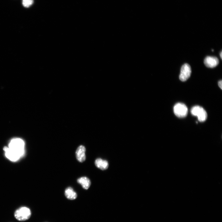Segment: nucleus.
I'll use <instances>...</instances> for the list:
<instances>
[{"label":"nucleus","mask_w":222,"mask_h":222,"mask_svg":"<svg viewBox=\"0 0 222 222\" xmlns=\"http://www.w3.org/2000/svg\"><path fill=\"white\" fill-rule=\"evenodd\" d=\"M64 194L66 197L70 200L75 199L77 196L76 192L72 187H68L66 189Z\"/></svg>","instance_id":"9d476101"},{"label":"nucleus","mask_w":222,"mask_h":222,"mask_svg":"<svg viewBox=\"0 0 222 222\" xmlns=\"http://www.w3.org/2000/svg\"><path fill=\"white\" fill-rule=\"evenodd\" d=\"M86 149L85 147L80 145L78 147L76 152V156L77 160L80 162H83L86 159Z\"/></svg>","instance_id":"423d86ee"},{"label":"nucleus","mask_w":222,"mask_h":222,"mask_svg":"<svg viewBox=\"0 0 222 222\" xmlns=\"http://www.w3.org/2000/svg\"><path fill=\"white\" fill-rule=\"evenodd\" d=\"M220 56L221 58L222 59V51H221V52L220 53Z\"/></svg>","instance_id":"ddd939ff"},{"label":"nucleus","mask_w":222,"mask_h":222,"mask_svg":"<svg viewBox=\"0 0 222 222\" xmlns=\"http://www.w3.org/2000/svg\"><path fill=\"white\" fill-rule=\"evenodd\" d=\"M191 114L198 117L200 122L205 121L207 117V114L205 110L201 107L195 106L193 107L191 110Z\"/></svg>","instance_id":"7ed1b4c3"},{"label":"nucleus","mask_w":222,"mask_h":222,"mask_svg":"<svg viewBox=\"0 0 222 222\" xmlns=\"http://www.w3.org/2000/svg\"><path fill=\"white\" fill-rule=\"evenodd\" d=\"M77 182L81 185L84 189L86 190L89 187L91 184L90 180L86 177H82L79 178L77 180Z\"/></svg>","instance_id":"1a4fd4ad"},{"label":"nucleus","mask_w":222,"mask_h":222,"mask_svg":"<svg viewBox=\"0 0 222 222\" xmlns=\"http://www.w3.org/2000/svg\"><path fill=\"white\" fill-rule=\"evenodd\" d=\"M218 85L219 86L220 88L222 89V81L221 80H220L218 82Z\"/></svg>","instance_id":"f8f14e48"},{"label":"nucleus","mask_w":222,"mask_h":222,"mask_svg":"<svg viewBox=\"0 0 222 222\" xmlns=\"http://www.w3.org/2000/svg\"><path fill=\"white\" fill-rule=\"evenodd\" d=\"M31 214V211L29 208L26 207H22L15 211L14 216L18 220L23 221L29 219Z\"/></svg>","instance_id":"f03ea898"},{"label":"nucleus","mask_w":222,"mask_h":222,"mask_svg":"<svg viewBox=\"0 0 222 222\" xmlns=\"http://www.w3.org/2000/svg\"><path fill=\"white\" fill-rule=\"evenodd\" d=\"M25 143L20 138H15L10 142L8 147L3 148L6 157L9 160L15 162L19 160L24 154Z\"/></svg>","instance_id":"f257e3e1"},{"label":"nucleus","mask_w":222,"mask_h":222,"mask_svg":"<svg viewBox=\"0 0 222 222\" xmlns=\"http://www.w3.org/2000/svg\"><path fill=\"white\" fill-rule=\"evenodd\" d=\"M173 110L175 115L179 117H184L187 114V108L184 104L182 103L176 104L174 107Z\"/></svg>","instance_id":"20e7f679"},{"label":"nucleus","mask_w":222,"mask_h":222,"mask_svg":"<svg viewBox=\"0 0 222 222\" xmlns=\"http://www.w3.org/2000/svg\"><path fill=\"white\" fill-rule=\"evenodd\" d=\"M95 164L97 167L102 170L106 169L109 166L108 162L101 158L97 159L95 161Z\"/></svg>","instance_id":"6e6552de"},{"label":"nucleus","mask_w":222,"mask_h":222,"mask_svg":"<svg viewBox=\"0 0 222 222\" xmlns=\"http://www.w3.org/2000/svg\"><path fill=\"white\" fill-rule=\"evenodd\" d=\"M191 73V68L190 65L187 64H184L181 69L179 79L182 81H186L190 77Z\"/></svg>","instance_id":"39448f33"},{"label":"nucleus","mask_w":222,"mask_h":222,"mask_svg":"<svg viewBox=\"0 0 222 222\" xmlns=\"http://www.w3.org/2000/svg\"><path fill=\"white\" fill-rule=\"evenodd\" d=\"M33 0H23V5L26 7H28L32 5Z\"/></svg>","instance_id":"9b49d317"},{"label":"nucleus","mask_w":222,"mask_h":222,"mask_svg":"<svg viewBox=\"0 0 222 222\" xmlns=\"http://www.w3.org/2000/svg\"><path fill=\"white\" fill-rule=\"evenodd\" d=\"M204 63L206 67L213 68L218 64L219 61L218 59L216 57L208 56L205 58Z\"/></svg>","instance_id":"0eeeda50"}]
</instances>
